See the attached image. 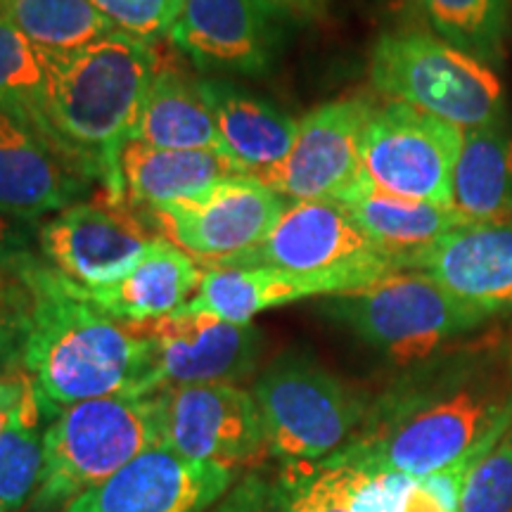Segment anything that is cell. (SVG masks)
Wrapping results in <instances>:
<instances>
[{"label":"cell","mask_w":512,"mask_h":512,"mask_svg":"<svg viewBox=\"0 0 512 512\" xmlns=\"http://www.w3.org/2000/svg\"><path fill=\"white\" fill-rule=\"evenodd\" d=\"M254 401L264 422L266 451L285 465L316 467L351 444L368 403L347 382L302 349H287L261 370Z\"/></svg>","instance_id":"obj_5"},{"label":"cell","mask_w":512,"mask_h":512,"mask_svg":"<svg viewBox=\"0 0 512 512\" xmlns=\"http://www.w3.org/2000/svg\"><path fill=\"white\" fill-rule=\"evenodd\" d=\"M0 512H8V510H5V508H3V505H0Z\"/></svg>","instance_id":"obj_36"},{"label":"cell","mask_w":512,"mask_h":512,"mask_svg":"<svg viewBox=\"0 0 512 512\" xmlns=\"http://www.w3.org/2000/svg\"><path fill=\"white\" fill-rule=\"evenodd\" d=\"M157 235L119 202H76L38 226V252L55 271L86 290L126 278Z\"/></svg>","instance_id":"obj_12"},{"label":"cell","mask_w":512,"mask_h":512,"mask_svg":"<svg viewBox=\"0 0 512 512\" xmlns=\"http://www.w3.org/2000/svg\"><path fill=\"white\" fill-rule=\"evenodd\" d=\"M34 245H38V226L34 221L0 214V271L31 259L36 254Z\"/></svg>","instance_id":"obj_33"},{"label":"cell","mask_w":512,"mask_h":512,"mask_svg":"<svg viewBox=\"0 0 512 512\" xmlns=\"http://www.w3.org/2000/svg\"><path fill=\"white\" fill-rule=\"evenodd\" d=\"M22 299L15 306H0V375L19 366V351H22Z\"/></svg>","instance_id":"obj_34"},{"label":"cell","mask_w":512,"mask_h":512,"mask_svg":"<svg viewBox=\"0 0 512 512\" xmlns=\"http://www.w3.org/2000/svg\"><path fill=\"white\" fill-rule=\"evenodd\" d=\"M408 271L432 275L441 287L489 316L512 311V221L451 230Z\"/></svg>","instance_id":"obj_18"},{"label":"cell","mask_w":512,"mask_h":512,"mask_svg":"<svg viewBox=\"0 0 512 512\" xmlns=\"http://www.w3.org/2000/svg\"><path fill=\"white\" fill-rule=\"evenodd\" d=\"M451 207L467 226L512 221V133L503 124L463 131Z\"/></svg>","instance_id":"obj_25"},{"label":"cell","mask_w":512,"mask_h":512,"mask_svg":"<svg viewBox=\"0 0 512 512\" xmlns=\"http://www.w3.org/2000/svg\"><path fill=\"white\" fill-rule=\"evenodd\" d=\"M157 396L162 446L178 456L238 470L266 448L254 394L238 384H188Z\"/></svg>","instance_id":"obj_13"},{"label":"cell","mask_w":512,"mask_h":512,"mask_svg":"<svg viewBox=\"0 0 512 512\" xmlns=\"http://www.w3.org/2000/svg\"><path fill=\"white\" fill-rule=\"evenodd\" d=\"M91 183L34 119L0 107V214L36 223L83 202Z\"/></svg>","instance_id":"obj_17"},{"label":"cell","mask_w":512,"mask_h":512,"mask_svg":"<svg viewBox=\"0 0 512 512\" xmlns=\"http://www.w3.org/2000/svg\"><path fill=\"white\" fill-rule=\"evenodd\" d=\"M235 470L157 446L110 479L83 491L62 512H202L226 494Z\"/></svg>","instance_id":"obj_16"},{"label":"cell","mask_w":512,"mask_h":512,"mask_svg":"<svg viewBox=\"0 0 512 512\" xmlns=\"http://www.w3.org/2000/svg\"><path fill=\"white\" fill-rule=\"evenodd\" d=\"M463 128L406 102L373 105L361 138V162L368 181L394 195L451 204Z\"/></svg>","instance_id":"obj_10"},{"label":"cell","mask_w":512,"mask_h":512,"mask_svg":"<svg viewBox=\"0 0 512 512\" xmlns=\"http://www.w3.org/2000/svg\"><path fill=\"white\" fill-rule=\"evenodd\" d=\"M415 5L434 36L486 67H501L510 36V0H415Z\"/></svg>","instance_id":"obj_26"},{"label":"cell","mask_w":512,"mask_h":512,"mask_svg":"<svg viewBox=\"0 0 512 512\" xmlns=\"http://www.w3.org/2000/svg\"><path fill=\"white\" fill-rule=\"evenodd\" d=\"M297 472L287 486L280 512H349L344 467L320 463Z\"/></svg>","instance_id":"obj_32"},{"label":"cell","mask_w":512,"mask_h":512,"mask_svg":"<svg viewBox=\"0 0 512 512\" xmlns=\"http://www.w3.org/2000/svg\"><path fill=\"white\" fill-rule=\"evenodd\" d=\"M216 266H275L309 275L325 285L328 297L363 290L403 271L337 200L290 202L261 245Z\"/></svg>","instance_id":"obj_8"},{"label":"cell","mask_w":512,"mask_h":512,"mask_svg":"<svg viewBox=\"0 0 512 512\" xmlns=\"http://www.w3.org/2000/svg\"><path fill=\"white\" fill-rule=\"evenodd\" d=\"M0 17L53 53L83 48L117 31L91 0H0Z\"/></svg>","instance_id":"obj_28"},{"label":"cell","mask_w":512,"mask_h":512,"mask_svg":"<svg viewBox=\"0 0 512 512\" xmlns=\"http://www.w3.org/2000/svg\"><path fill=\"white\" fill-rule=\"evenodd\" d=\"M48 55L22 31L0 17V107L27 114L41 126Z\"/></svg>","instance_id":"obj_29"},{"label":"cell","mask_w":512,"mask_h":512,"mask_svg":"<svg viewBox=\"0 0 512 512\" xmlns=\"http://www.w3.org/2000/svg\"><path fill=\"white\" fill-rule=\"evenodd\" d=\"M325 311L399 366H415L456 347L491 318L422 271H396L363 290L337 294Z\"/></svg>","instance_id":"obj_6"},{"label":"cell","mask_w":512,"mask_h":512,"mask_svg":"<svg viewBox=\"0 0 512 512\" xmlns=\"http://www.w3.org/2000/svg\"><path fill=\"white\" fill-rule=\"evenodd\" d=\"M287 204L252 174L223 178L200 195L143 211L147 226L211 268L266 240Z\"/></svg>","instance_id":"obj_9"},{"label":"cell","mask_w":512,"mask_h":512,"mask_svg":"<svg viewBox=\"0 0 512 512\" xmlns=\"http://www.w3.org/2000/svg\"><path fill=\"white\" fill-rule=\"evenodd\" d=\"M375 102L339 98L299 119L297 138L283 162L252 174L285 200L342 202L366 178L361 138Z\"/></svg>","instance_id":"obj_11"},{"label":"cell","mask_w":512,"mask_h":512,"mask_svg":"<svg viewBox=\"0 0 512 512\" xmlns=\"http://www.w3.org/2000/svg\"><path fill=\"white\" fill-rule=\"evenodd\" d=\"M55 415L38 399L34 382L0 437V505L24 512L34 501L46 456V430Z\"/></svg>","instance_id":"obj_27"},{"label":"cell","mask_w":512,"mask_h":512,"mask_svg":"<svg viewBox=\"0 0 512 512\" xmlns=\"http://www.w3.org/2000/svg\"><path fill=\"white\" fill-rule=\"evenodd\" d=\"M202 275L204 271L195 259L157 235L126 278L98 290H83L110 316L131 325H145L181 311L195 297Z\"/></svg>","instance_id":"obj_21"},{"label":"cell","mask_w":512,"mask_h":512,"mask_svg":"<svg viewBox=\"0 0 512 512\" xmlns=\"http://www.w3.org/2000/svg\"><path fill=\"white\" fill-rule=\"evenodd\" d=\"M200 81L178 62L162 57L131 140L162 150H223Z\"/></svg>","instance_id":"obj_23"},{"label":"cell","mask_w":512,"mask_h":512,"mask_svg":"<svg viewBox=\"0 0 512 512\" xmlns=\"http://www.w3.org/2000/svg\"><path fill=\"white\" fill-rule=\"evenodd\" d=\"M309 297H328L325 285L309 275L275 266H216L204 271L195 297L183 311L245 325L268 309Z\"/></svg>","instance_id":"obj_24"},{"label":"cell","mask_w":512,"mask_h":512,"mask_svg":"<svg viewBox=\"0 0 512 512\" xmlns=\"http://www.w3.org/2000/svg\"><path fill=\"white\" fill-rule=\"evenodd\" d=\"M200 86L223 150L245 174L271 169L290 155L299 121L275 102L228 79H202Z\"/></svg>","instance_id":"obj_20"},{"label":"cell","mask_w":512,"mask_h":512,"mask_svg":"<svg viewBox=\"0 0 512 512\" xmlns=\"http://www.w3.org/2000/svg\"><path fill=\"white\" fill-rule=\"evenodd\" d=\"M162 446L159 396L112 394L62 408L46 430V456L31 512H53Z\"/></svg>","instance_id":"obj_4"},{"label":"cell","mask_w":512,"mask_h":512,"mask_svg":"<svg viewBox=\"0 0 512 512\" xmlns=\"http://www.w3.org/2000/svg\"><path fill=\"white\" fill-rule=\"evenodd\" d=\"M460 512H512V427L472 470Z\"/></svg>","instance_id":"obj_30"},{"label":"cell","mask_w":512,"mask_h":512,"mask_svg":"<svg viewBox=\"0 0 512 512\" xmlns=\"http://www.w3.org/2000/svg\"><path fill=\"white\" fill-rule=\"evenodd\" d=\"M48 83L41 128L105 185L107 200L121 204L119 155L136 131L140 107L162 55L121 31L74 50H46Z\"/></svg>","instance_id":"obj_3"},{"label":"cell","mask_w":512,"mask_h":512,"mask_svg":"<svg viewBox=\"0 0 512 512\" xmlns=\"http://www.w3.org/2000/svg\"><path fill=\"white\" fill-rule=\"evenodd\" d=\"M370 81L387 100L406 102L463 131L503 124V86L494 69L427 31L401 29L377 38Z\"/></svg>","instance_id":"obj_7"},{"label":"cell","mask_w":512,"mask_h":512,"mask_svg":"<svg viewBox=\"0 0 512 512\" xmlns=\"http://www.w3.org/2000/svg\"><path fill=\"white\" fill-rule=\"evenodd\" d=\"M233 174L245 171L226 150H162L128 140L119 155L121 204L143 214L200 195Z\"/></svg>","instance_id":"obj_19"},{"label":"cell","mask_w":512,"mask_h":512,"mask_svg":"<svg viewBox=\"0 0 512 512\" xmlns=\"http://www.w3.org/2000/svg\"><path fill=\"white\" fill-rule=\"evenodd\" d=\"M31 389V377L22 368L10 370V373L0 375V437H3L5 427L10 425L12 415L22 406L24 396Z\"/></svg>","instance_id":"obj_35"},{"label":"cell","mask_w":512,"mask_h":512,"mask_svg":"<svg viewBox=\"0 0 512 512\" xmlns=\"http://www.w3.org/2000/svg\"><path fill=\"white\" fill-rule=\"evenodd\" d=\"M363 233L408 271L418 256L467 223L451 204L394 195L377 188L368 176L342 200Z\"/></svg>","instance_id":"obj_22"},{"label":"cell","mask_w":512,"mask_h":512,"mask_svg":"<svg viewBox=\"0 0 512 512\" xmlns=\"http://www.w3.org/2000/svg\"><path fill=\"white\" fill-rule=\"evenodd\" d=\"M510 427L512 339L482 337L411 366L325 463L422 479L458 460L477 467Z\"/></svg>","instance_id":"obj_1"},{"label":"cell","mask_w":512,"mask_h":512,"mask_svg":"<svg viewBox=\"0 0 512 512\" xmlns=\"http://www.w3.org/2000/svg\"><path fill=\"white\" fill-rule=\"evenodd\" d=\"M140 328L155 347L145 394L188 384H235L254 373L264 351V335L252 323H228L209 313L181 309Z\"/></svg>","instance_id":"obj_14"},{"label":"cell","mask_w":512,"mask_h":512,"mask_svg":"<svg viewBox=\"0 0 512 512\" xmlns=\"http://www.w3.org/2000/svg\"><path fill=\"white\" fill-rule=\"evenodd\" d=\"M283 0H185L171 43L202 72L261 76L280 43Z\"/></svg>","instance_id":"obj_15"},{"label":"cell","mask_w":512,"mask_h":512,"mask_svg":"<svg viewBox=\"0 0 512 512\" xmlns=\"http://www.w3.org/2000/svg\"><path fill=\"white\" fill-rule=\"evenodd\" d=\"M12 273L22 285L19 366L50 413L100 396L145 394L155 347L140 325L102 311L43 256Z\"/></svg>","instance_id":"obj_2"},{"label":"cell","mask_w":512,"mask_h":512,"mask_svg":"<svg viewBox=\"0 0 512 512\" xmlns=\"http://www.w3.org/2000/svg\"><path fill=\"white\" fill-rule=\"evenodd\" d=\"M112 27L140 38L145 43H159L171 36L183 15L185 0H91Z\"/></svg>","instance_id":"obj_31"}]
</instances>
